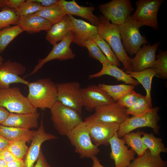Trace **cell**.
<instances>
[{
  "label": "cell",
  "instance_id": "6da1fadb",
  "mask_svg": "<svg viewBox=\"0 0 167 167\" xmlns=\"http://www.w3.org/2000/svg\"><path fill=\"white\" fill-rule=\"evenodd\" d=\"M98 34L109 45L124 69L132 71L131 59L127 54L121 42L118 26L111 23L103 15H100L97 25Z\"/></svg>",
  "mask_w": 167,
  "mask_h": 167
},
{
  "label": "cell",
  "instance_id": "7a4b0ae2",
  "mask_svg": "<svg viewBox=\"0 0 167 167\" xmlns=\"http://www.w3.org/2000/svg\"><path fill=\"white\" fill-rule=\"evenodd\" d=\"M27 85L29 90L27 97L36 109H50L57 101V85L50 78L29 82Z\"/></svg>",
  "mask_w": 167,
  "mask_h": 167
},
{
  "label": "cell",
  "instance_id": "3957f363",
  "mask_svg": "<svg viewBox=\"0 0 167 167\" xmlns=\"http://www.w3.org/2000/svg\"><path fill=\"white\" fill-rule=\"evenodd\" d=\"M51 119L58 134L67 136L83 122L81 116L75 110L57 101L50 109Z\"/></svg>",
  "mask_w": 167,
  "mask_h": 167
},
{
  "label": "cell",
  "instance_id": "277c9868",
  "mask_svg": "<svg viewBox=\"0 0 167 167\" xmlns=\"http://www.w3.org/2000/svg\"><path fill=\"white\" fill-rule=\"evenodd\" d=\"M142 26L131 15L127 17L122 24L118 26L122 45L125 51L131 56L135 54L142 45L148 43L145 36L140 33L139 28Z\"/></svg>",
  "mask_w": 167,
  "mask_h": 167
},
{
  "label": "cell",
  "instance_id": "5b68a950",
  "mask_svg": "<svg viewBox=\"0 0 167 167\" xmlns=\"http://www.w3.org/2000/svg\"><path fill=\"white\" fill-rule=\"evenodd\" d=\"M0 106L11 113H27L37 111L27 97L24 96L17 87L0 89Z\"/></svg>",
  "mask_w": 167,
  "mask_h": 167
},
{
  "label": "cell",
  "instance_id": "8992f818",
  "mask_svg": "<svg viewBox=\"0 0 167 167\" xmlns=\"http://www.w3.org/2000/svg\"><path fill=\"white\" fill-rule=\"evenodd\" d=\"M158 107L152 108L145 113L139 115L133 116L128 118L120 125L117 132L119 138L138 128L148 127L153 129L154 133L159 134L160 126L158 124L160 119Z\"/></svg>",
  "mask_w": 167,
  "mask_h": 167
},
{
  "label": "cell",
  "instance_id": "52a82bcc",
  "mask_svg": "<svg viewBox=\"0 0 167 167\" xmlns=\"http://www.w3.org/2000/svg\"><path fill=\"white\" fill-rule=\"evenodd\" d=\"M75 151L81 158H91L100 152L98 146L93 143L84 121L77 125L67 135Z\"/></svg>",
  "mask_w": 167,
  "mask_h": 167
},
{
  "label": "cell",
  "instance_id": "ba28073f",
  "mask_svg": "<svg viewBox=\"0 0 167 167\" xmlns=\"http://www.w3.org/2000/svg\"><path fill=\"white\" fill-rule=\"evenodd\" d=\"M84 122L92 141L98 146L108 145L109 140L117 132L120 125L98 119L93 115L86 118Z\"/></svg>",
  "mask_w": 167,
  "mask_h": 167
},
{
  "label": "cell",
  "instance_id": "9c48e42d",
  "mask_svg": "<svg viewBox=\"0 0 167 167\" xmlns=\"http://www.w3.org/2000/svg\"><path fill=\"white\" fill-rule=\"evenodd\" d=\"M162 0H139L135 4L136 9L131 17L142 26H150L157 31L159 26L157 14Z\"/></svg>",
  "mask_w": 167,
  "mask_h": 167
},
{
  "label": "cell",
  "instance_id": "30bf717a",
  "mask_svg": "<svg viewBox=\"0 0 167 167\" xmlns=\"http://www.w3.org/2000/svg\"><path fill=\"white\" fill-rule=\"evenodd\" d=\"M57 100L63 105L82 113L83 107L81 88L77 81L56 84Z\"/></svg>",
  "mask_w": 167,
  "mask_h": 167
},
{
  "label": "cell",
  "instance_id": "8fae6325",
  "mask_svg": "<svg viewBox=\"0 0 167 167\" xmlns=\"http://www.w3.org/2000/svg\"><path fill=\"white\" fill-rule=\"evenodd\" d=\"M98 7L104 17L118 26L122 24L134 10L130 0H113Z\"/></svg>",
  "mask_w": 167,
  "mask_h": 167
},
{
  "label": "cell",
  "instance_id": "7c38bea8",
  "mask_svg": "<svg viewBox=\"0 0 167 167\" xmlns=\"http://www.w3.org/2000/svg\"><path fill=\"white\" fill-rule=\"evenodd\" d=\"M72 42V35L71 32H70L59 43L53 45L52 50L46 57L39 59L37 64L27 76L35 74L44 64L52 60L58 59L63 61L74 58L76 55L70 47Z\"/></svg>",
  "mask_w": 167,
  "mask_h": 167
},
{
  "label": "cell",
  "instance_id": "4fadbf2b",
  "mask_svg": "<svg viewBox=\"0 0 167 167\" xmlns=\"http://www.w3.org/2000/svg\"><path fill=\"white\" fill-rule=\"evenodd\" d=\"M26 68L21 64L8 60L0 66V89L10 88L13 84H22L27 85L29 82L20 75L26 71Z\"/></svg>",
  "mask_w": 167,
  "mask_h": 167
},
{
  "label": "cell",
  "instance_id": "5bb4252c",
  "mask_svg": "<svg viewBox=\"0 0 167 167\" xmlns=\"http://www.w3.org/2000/svg\"><path fill=\"white\" fill-rule=\"evenodd\" d=\"M81 93L83 107L89 112L115 102L108 93L98 85H91L81 88Z\"/></svg>",
  "mask_w": 167,
  "mask_h": 167
},
{
  "label": "cell",
  "instance_id": "9a60e30c",
  "mask_svg": "<svg viewBox=\"0 0 167 167\" xmlns=\"http://www.w3.org/2000/svg\"><path fill=\"white\" fill-rule=\"evenodd\" d=\"M55 135L45 131L43 121V115L38 130L32 139L31 144L28 148L24 160V167H34L39 157L42 144L45 142L57 139Z\"/></svg>",
  "mask_w": 167,
  "mask_h": 167
},
{
  "label": "cell",
  "instance_id": "2e32d148",
  "mask_svg": "<svg viewBox=\"0 0 167 167\" xmlns=\"http://www.w3.org/2000/svg\"><path fill=\"white\" fill-rule=\"evenodd\" d=\"M111 152L110 158L114 162L115 167H127L134 159L135 153L128 146L122 139L119 138L117 132L109 139Z\"/></svg>",
  "mask_w": 167,
  "mask_h": 167
},
{
  "label": "cell",
  "instance_id": "e0dca14e",
  "mask_svg": "<svg viewBox=\"0 0 167 167\" xmlns=\"http://www.w3.org/2000/svg\"><path fill=\"white\" fill-rule=\"evenodd\" d=\"M160 44L159 42L153 45L148 43L140 48L131 59L132 71H140L153 67L156 60V53Z\"/></svg>",
  "mask_w": 167,
  "mask_h": 167
},
{
  "label": "cell",
  "instance_id": "ac0fdd59",
  "mask_svg": "<svg viewBox=\"0 0 167 167\" xmlns=\"http://www.w3.org/2000/svg\"><path fill=\"white\" fill-rule=\"evenodd\" d=\"M127 109L126 107L115 102L96 108L92 115L98 119L120 124L129 117Z\"/></svg>",
  "mask_w": 167,
  "mask_h": 167
},
{
  "label": "cell",
  "instance_id": "d6986e66",
  "mask_svg": "<svg viewBox=\"0 0 167 167\" xmlns=\"http://www.w3.org/2000/svg\"><path fill=\"white\" fill-rule=\"evenodd\" d=\"M74 26L71 32L73 42L84 47L85 42L92 39L94 35L98 34L96 26H94L82 20L77 19L71 15H68Z\"/></svg>",
  "mask_w": 167,
  "mask_h": 167
},
{
  "label": "cell",
  "instance_id": "ffe728a7",
  "mask_svg": "<svg viewBox=\"0 0 167 167\" xmlns=\"http://www.w3.org/2000/svg\"><path fill=\"white\" fill-rule=\"evenodd\" d=\"M58 3L66 15L80 16L88 20L91 24L97 26L99 17L93 14L95 9L93 6L86 7L80 6L75 0L70 1L59 0Z\"/></svg>",
  "mask_w": 167,
  "mask_h": 167
},
{
  "label": "cell",
  "instance_id": "44dd1931",
  "mask_svg": "<svg viewBox=\"0 0 167 167\" xmlns=\"http://www.w3.org/2000/svg\"><path fill=\"white\" fill-rule=\"evenodd\" d=\"M23 32L29 34L38 33L42 31H48L52 24L46 19L35 13L20 16L17 24Z\"/></svg>",
  "mask_w": 167,
  "mask_h": 167
},
{
  "label": "cell",
  "instance_id": "7402d4cb",
  "mask_svg": "<svg viewBox=\"0 0 167 167\" xmlns=\"http://www.w3.org/2000/svg\"><path fill=\"white\" fill-rule=\"evenodd\" d=\"M39 116V113L37 111L27 113H10L2 125L29 129L37 128Z\"/></svg>",
  "mask_w": 167,
  "mask_h": 167
},
{
  "label": "cell",
  "instance_id": "603a6c76",
  "mask_svg": "<svg viewBox=\"0 0 167 167\" xmlns=\"http://www.w3.org/2000/svg\"><path fill=\"white\" fill-rule=\"evenodd\" d=\"M73 24L67 15L58 23L52 25L47 32L46 39L53 45L61 41L70 32L73 30Z\"/></svg>",
  "mask_w": 167,
  "mask_h": 167
},
{
  "label": "cell",
  "instance_id": "cb8c5ba5",
  "mask_svg": "<svg viewBox=\"0 0 167 167\" xmlns=\"http://www.w3.org/2000/svg\"><path fill=\"white\" fill-rule=\"evenodd\" d=\"M102 65V68L100 71L88 76L89 79L108 75L115 78L118 81H122L126 84H129L135 86L139 84L136 79L131 77L123 70L119 68L117 66L109 63Z\"/></svg>",
  "mask_w": 167,
  "mask_h": 167
},
{
  "label": "cell",
  "instance_id": "d4e9b609",
  "mask_svg": "<svg viewBox=\"0 0 167 167\" xmlns=\"http://www.w3.org/2000/svg\"><path fill=\"white\" fill-rule=\"evenodd\" d=\"M35 131L29 129L9 127L0 125V134L10 141L32 139Z\"/></svg>",
  "mask_w": 167,
  "mask_h": 167
},
{
  "label": "cell",
  "instance_id": "484cf974",
  "mask_svg": "<svg viewBox=\"0 0 167 167\" xmlns=\"http://www.w3.org/2000/svg\"><path fill=\"white\" fill-rule=\"evenodd\" d=\"M127 167H167V162L161 158L160 154L153 155L148 149L142 156L135 158Z\"/></svg>",
  "mask_w": 167,
  "mask_h": 167
},
{
  "label": "cell",
  "instance_id": "4316f807",
  "mask_svg": "<svg viewBox=\"0 0 167 167\" xmlns=\"http://www.w3.org/2000/svg\"><path fill=\"white\" fill-rule=\"evenodd\" d=\"M125 72L136 79L142 85L146 91V97L149 101L152 102L151 96L152 83L153 78L156 75L154 68L152 67L138 72L126 71Z\"/></svg>",
  "mask_w": 167,
  "mask_h": 167
},
{
  "label": "cell",
  "instance_id": "83f0119b",
  "mask_svg": "<svg viewBox=\"0 0 167 167\" xmlns=\"http://www.w3.org/2000/svg\"><path fill=\"white\" fill-rule=\"evenodd\" d=\"M143 132L138 130L136 132H131L124 135L122 139L128 147H130L138 156H142L148 149L142 139Z\"/></svg>",
  "mask_w": 167,
  "mask_h": 167
},
{
  "label": "cell",
  "instance_id": "f1b7e54d",
  "mask_svg": "<svg viewBox=\"0 0 167 167\" xmlns=\"http://www.w3.org/2000/svg\"><path fill=\"white\" fill-rule=\"evenodd\" d=\"M35 14L46 19L52 25L60 22L66 15L58 2L49 6L44 7Z\"/></svg>",
  "mask_w": 167,
  "mask_h": 167
},
{
  "label": "cell",
  "instance_id": "f546056e",
  "mask_svg": "<svg viewBox=\"0 0 167 167\" xmlns=\"http://www.w3.org/2000/svg\"><path fill=\"white\" fill-rule=\"evenodd\" d=\"M142 136V139L152 155L156 156L160 154L161 152H167V148L161 138L155 136L152 133L143 132Z\"/></svg>",
  "mask_w": 167,
  "mask_h": 167
},
{
  "label": "cell",
  "instance_id": "4dcf8cb0",
  "mask_svg": "<svg viewBox=\"0 0 167 167\" xmlns=\"http://www.w3.org/2000/svg\"><path fill=\"white\" fill-rule=\"evenodd\" d=\"M23 32L18 25L0 30V54L3 52L8 45Z\"/></svg>",
  "mask_w": 167,
  "mask_h": 167
},
{
  "label": "cell",
  "instance_id": "1f68e13d",
  "mask_svg": "<svg viewBox=\"0 0 167 167\" xmlns=\"http://www.w3.org/2000/svg\"><path fill=\"white\" fill-rule=\"evenodd\" d=\"M102 89L106 92L115 102L122 96L133 90L135 86L132 85L121 84L116 85H108L104 84L98 85Z\"/></svg>",
  "mask_w": 167,
  "mask_h": 167
},
{
  "label": "cell",
  "instance_id": "d6a6232c",
  "mask_svg": "<svg viewBox=\"0 0 167 167\" xmlns=\"http://www.w3.org/2000/svg\"><path fill=\"white\" fill-rule=\"evenodd\" d=\"M92 39L104 54L110 64L120 66V62L110 46L105 40L98 34L94 36Z\"/></svg>",
  "mask_w": 167,
  "mask_h": 167
},
{
  "label": "cell",
  "instance_id": "836d02e7",
  "mask_svg": "<svg viewBox=\"0 0 167 167\" xmlns=\"http://www.w3.org/2000/svg\"><path fill=\"white\" fill-rule=\"evenodd\" d=\"M0 11V30L9 27L11 25H17L20 17L15 9L4 8Z\"/></svg>",
  "mask_w": 167,
  "mask_h": 167
},
{
  "label": "cell",
  "instance_id": "e575fe53",
  "mask_svg": "<svg viewBox=\"0 0 167 167\" xmlns=\"http://www.w3.org/2000/svg\"><path fill=\"white\" fill-rule=\"evenodd\" d=\"M152 108V102L149 101L145 96L142 95L134 105L127 109V113L132 116L142 114Z\"/></svg>",
  "mask_w": 167,
  "mask_h": 167
},
{
  "label": "cell",
  "instance_id": "d590c367",
  "mask_svg": "<svg viewBox=\"0 0 167 167\" xmlns=\"http://www.w3.org/2000/svg\"><path fill=\"white\" fill-rule=\"evenodd\" d=\"M153 67L154 68L156 76L164 79L167 78V51H162L156 56Z\"/></svg>",
  "mask_w": 167,
  "mask_h": 167
},
{
  "label": "cell",
  "instance_id": "8d00e7d4",
  "mask_svg": "<svg viewBox=\"0 0 167 167\" xmlns=\"http://www.w3.org/2000/svg\"><path fill=\"white\" fill-rule=\"evenodd\" d=\"M44 7L34 0H25L15 11L17 15L20 17L35 13Z\"/></svg>",
  "mask_w": 167,
  "mask_h": 167
},
{
  "label": "cell",
  "instance_id": "74e56055",
  "mask_svg": "<svg viewBox=\"0 0 167 167\" xmlns=\"http://www.w3.org/2000/svg\"><path fill=\"white\" fill-rule=\"evenodd\" d=\"M88 50L89 56L100 62L102 64L109 63L106 58L92 39L86 40L84 45Z\"/></svg>",
  "mask_w": 167,
  "mask_h": 167
},
{
  "label": "cell",
  "instance_id": "f35d334b",
  "mask_svg": "<svg viewBox=\"0 0 167 167\" xmlns=\"http://www.w3.org/2000/svg\"><path fill=\"white\" fill-rule=\"evenodd\" d=\"M25 140L11 141L6 148L17 158L23 159L25 156L28 148Z\"/></svg>",
  "mask_w": 167,
  "mask_h": 167
},
{
  "label": "cell",
  "instance_id": "ab89813d",
  "mask_svg": "<svg viewBox=\"0 0 167 167\" xmlns=\"http://www.w3.org/2000/svg\"><path fill=\"white\" fill-rule=\"evenodd\" d=\"M142 96L133 90L121 97L117 102L128 109L132 106Z\"/></svg>",
  "mask_w": 167,
  "mask_h": 167
},
{
  "label": "cell",
  "instance_id": "60d3db41",
  "mask_svg": "<svg viewBox=\"0 0 167 167\" xmlns=\"http://www.w3.org/2000/svg\"><path fill=\"white\" fill-rule=\"evenodd\" d=\"M25 0H0V8H8L16 10Z\"/></svg>",
  "mask_w": 167,
  "mask_h": 167
},
{
  "label": "cell",
  "instance_id": "b9f144b4",
  "mask_svg": "<svg viewBox=\"0 0 167 167\" xmlns=\"http://www.w3.org/2000/svg\"><path fill=\"white\" fill-rule=\"evenodd\" d=\"M17 159L6 148L0 150V159L5 161L7 163Z\"/></svg>",
  "mask_w": 167,
  "mask_h": 167
},
{
  "label": "cell",
  "instance_id": "7bdbcfd3",
  "mask_svg": "<svg viewBox=\"0 0 167 167\" xmlns=\"http://www.w3.org/2000/svg\"><path fill=\"white\" fill-rule=\"evenodd\" d=\"M34 167H51L42 153L41 149Z\"/></svg>",
  "mask_w": 167,
  "mask_h": 167
},
{
  "label": "cell",
  "instance_id": "ee69618b",
  "mask_svg": "<svg viewBox=\"0 0 167 167\" xmlns=\"http://www.w3.org/2000/svg\"><path fill=\"white\" fill-rule=\"evenodd\" d=\"M7 167H24V160L23 159H17L7 163Z\"/></svg>",
  "mask_w": 167,
  "mask_h": 167
},
{
  "label": "cell",
  "instance_id": "f6af8a7d",
  "mask_svg": "<svg viewBox=\"0 0 167 167\" xmlns=\"http://www.w3.org/2000/svg\"><path fill=\"white\" fill-rule=\"evenodd\" d=\"M10 113L4 108L0 106V125H2L5 122Z\"/></svg>",
  "mask_w": 167,
  "mask_h": 167
},
{
  "label": "cell",
  "instance_id": "bcb514c9",
  "mask_svg": "<svg viewBox=\"0 0 167 167\" xmlns=\"http://www.w3.org/2000/svg\"><path fill=\"white\" fill-rule=\"evenodd\" d=\"M43 7H47L57 3L59 0H34Z\"/></svg>",
  "mask_w": 167,
  "mask_h": 167
},
{
  "label": "cell",
  "instance_id": "7dc6e473",
  "mask_svg": "<svg viewBox=\"0 0 167 167\" xmlns=\"http://www.w3.org/2000/svg\"><path fill=\"white\" fill-rule=\"evenodd\" d=\"M11 142L0 134V150L6 148Z\"/></svg>",
  "mask_w": 167,
  "mask_h": 167
},
{
  "label": "cell",
  "instance_id": "c3c4849f",
  "mask_svg": "<svg viewBox=\"0 0 167 167\" xmlns=\"http://www.w3.org/2000/svg\"><path fill=\"white\" fill-rule=\"evenodd\" d=\"M91 159L92 161V167H104L101 164L100 161L96 156H92Z\"/></svg>",
  "mask_w": 167,
  "mask_h": 167
},
{
  "label": "cell",
  "instance_id": "681fc988",
  "mask_svg": "<svg viewBox=\"0 0 167 167\" xmlns=\"http://www.w3.org/2000/svg\"><path fill=\"white\" fill-rule=\"evenodd\" d=\"M0 167H7V163L1 159H0Z\"/></svg>",
  "mask_w": 167,
  "mask_h": 167
},
{
  "label": "cell",
  "instance_id": "f907efd6",
  "mask_svg": "<svg viewBox=\"0 0 167 167\" xmlns=\"http://www.w3.org/2000/svg\"><path fill=\"white\" fill-rule=\"evenodd\" d=\"M4 59L0 54V66L3 62Z\"/></svg>",
  "mask_w": 167,
  "mask_h": 167
}]
</instances>
